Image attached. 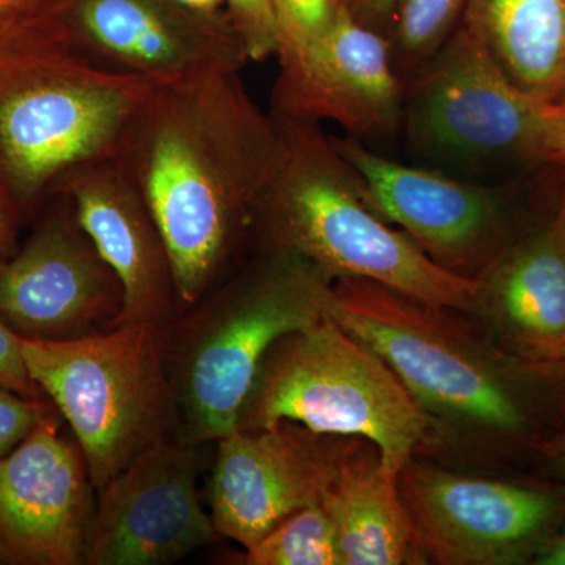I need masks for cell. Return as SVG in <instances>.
<instances>
[{"label":"cell","instance_id":"e575fe53","mask_svg":"<svg viewBox=\"0 0 565 565\" xmlns=\"http://www.w3.org/2000/svg\"><path fill=\"white\" fill-rule=\"evenodd\" d=\"M10 17H13V14H11L10 11L2 6V2H0V24H2L3 21L9 20Z\"/></svg>","mask_w":565,"mask_h":565},{"label":"cell","instance_id":"836d02e7","mask_svg":"<svg viewBox=\"0 0 565 565\" xmlns=\"http://www.w3.org/2000/svg\"><path fill=\"white\" fill-rule=\"evenodd\" d=\"M553 236H555V241L557 244V248H559L561 255H563L565 262V185L563 192V199H561L559 210H557V214L555 221H553L552 226Z\"/></svg>","mask_w":565,"mask_h":565},{"label":"cell","instance_id":"484cf974","mask_svg":"<svg viewBox=\"0 0 565 565\" xmlns=\"http://www.w3.org/2000/svg\"><path fill=\"white\" fill-rule=\"evenodd\" d=\"M0 388L22 396L40 397L41 390L29 374L22 352V338L0 321Z\"/></svg>","mask_w":565,"mask_h":565},{"label":"cell","instance_id":"ac0fdd59","mask_svg":"<svg viewBox=\"0 0 565 565\" xmlns=\"http://www.w3.org/2000/svg\"><path fill=\"white\" fill-rule=\"evenodd\" d=\"M479 280L493 344L539 370H565V262L552 228L500 250Z\"/></svg>","mask_w":565,"mask_h":565},{"label":"cell","instance_id":"1f68e13d","mask_svg":"<svg viewBox=\"0 0 565 565\" xmlns=\"http://www.w3.org/2000/svg\"><path fill=\"white\" fill-rule=\"evenodd\" d=\"M0 2L11 14L22 17V14L39 13L51 6L54 0H0Z\"/></svg>","mask_w":565,"mask_h":565},{"label":"cell","instance_id":"cb8c5ba5","mask_svg":"<svg viewBox=\"0 0 565 565\" xmlns=\"http://www.w3.org/2000/svg\"><path fill=\"white\" fill-rule=\"evenodd\" d=\"M225 6L248 61L264 62L277 55L273 0H225Z\"/></svg>","mask_w":565,"mask_h":565},{"label":"cell","instance_id":"7402d4cb","mask_svg":"<svg viewBox=\"0 0 565 565\" xmlns=\"http://www.w3.org/2000/svg\"><path fill=\"white\" fill-rule=\"evenodd\" d=\"M465 0H401L396 10V54L416 63L441 46Z\"/></svg>","mask_w":565,"mask_h":565},{"label":"cell","instance_id":"3957f363","mask_svg":"<svg viewBox=\"0 0 565 565\" xmlns=\"http://www.w3.org/2000/svg\"><path fill=\"white\" fill-rule=\"evenodd\" d=\"M151 82L84 57L46 11L0 24V188L32 211L62 177L115 159Z\"/></svg>","mask_w":565,"mask_h":565},{"label":"cell","instance_id":"52a82bcc","mask_svg":"<svg viewBox=\"0 0 565 565\" xmlns=\"http://www.w3.org/2000/svg\"><path fill=\"white\" fill-rule=\"evenodd\" d=\"M32 381L70 424L96 492L172 437L177 404L163 327L121 323L63 341L22 338Z\"/></svg>","mask_w":565,"mask_h":565},{"label":"cell","instance_id":"d590c367","mask_svg":"<svg viewBox=\"0 0 565 565\" xmlns=\"http://www.w3.org/2000/svg\"><path fill=\"white\" fill-rule=\"evenodd\" d=\"M0 561H2V557H0Z\"/></svg>","mask_w":565,"mask_h":565},{"label":"cell","instance_id":"9c48e42d","mask_svg":"<svg viewBox=\"0 0 565 565\" xmlns=\"http://www.w3.org/2000/svg\"><path fill=\"white\" fill-rule=\"evenodd\" d=\"M397 482L418 559L441 565L531 563L565 511L552 490L445 473L414 459Z\"/></svg>","mask_w":565,"mask_h":565},{"label":"cell","instance_id":"4316f807","mask_svg":"<svg viewBox=\"0 0 565 565\" xmlns=\"http://www.w3.org/2000/svg\"><path fill=\"white\" fill-rule=\"evenodd\" d=\"M544 162L556 163L565 169V95L550 106Z\"/></svg>","mask_w":565,"mask_h":565},{"label":"cell","instance_id":"d6a6232c","mask_svg":"<svg viewBox=\"0 0 565 565\" xmlns=\"http://www.w3.org/2000/svg\"><path fill=\"white\" fill-rule=\"evenodd\" d=\"M185 9L202 14H221L225 0H177Z\"/></svg>","mask_w":565,"mask_h":565},{"label":"cell","instance_id":"30bf717a","mask_svg":"<svg viewBox=\"0 0 565 565\" xmlns=\"http://www.w3.org/2000/svg\"><path fill=\"white\" fill-rule=\"evenodd\" d=\"M44 11L84 57L154 85L248 62L228 14L195 13L177 0H54Z\"/></svg>","mask_w":565,"mask_h":565},{"label":"cell","instance_id":"d6986e66","mask_svg":"<svg viewBox=\"0 0 565 565\" xmlns=\"http://www.w3.org/2000/svg\"><path fill=\"white\" fill-rule=\"evenodd\" d=\"M397 478L381 470L379 457L343 446L321 501L337 527L343 565L419 563Z\"/></svg>","mask_w":565,"mask_h":565},{"label":"cell","instance_id":"5bb4252c","mask_svg":"<svg viewBox=\"0 0 565 565\" xmlns=\"http://www.w3.org/2000/svg\"><path fill=\"white\" fill-rule=\"evenodd\" d=\"M95 486L77 441L52 414L0 459V557L11 564H84Z\"/></svg>","mask_w":565,"mask_h":565},{"label":"cell","instance_id":"8fae6325","mask_svg":"<svg viewBox=\"0 0 565 565\" xmlns=\"http://www.w3.org/2000/svg\"><path fill=\"white\" fill-rule=\"evenodd\" d=\"M200 446L172 435L98 490L84 564H173L217 542L200 501Z\"/></svg>","mask_w":565,"mask_h":565},{"label":"cell","instance_id":"44dd1931","mask_svg":"<svg viewBox=\"0 0 565 565\" xmlns=\"http://www.w3.org/2000/svg\"><path fill=\"white\" fill-rule=\"evenodd\" d=\"M244 564L343 565L332 516L322 504L289 515L245 550Z\"/></svg>","mask_w":565,"mask_h":565},{"label":"cell","instance_id":"4fadbf2b","mask_svg":"<svg viewBox=\"0 0 565 565\" xmlns=\"http://www.w3.org/2000/svg\"><path fill=\"white\" fill-rule=\"evenodd\" d=\"M215 444L211 519L218 534L245 550L289 515L321 504L343 451L291 422L237 429Z\"/></svg>","mask_w":565,"mask_h":565},{"label":"cell","instance_id":"6da1fadb","mask_svg":"<svg viewBox=\"0 0 565 565\" xmlns=\"http://www.w3.org/2000/svg\"><path fill=\"white\" fill-rule=\"evenodd\" d=\"M239 73L154 85L115 156L162 234L184 308L228 274L273 170V115Z\"/></svg>","mask_w":565,"mask_h":565},{"label":"cell","instance_id":"7a4b0ae2","mask_svg":"<svg viewBox=\"0 0 565 565\" xmlns=\"http://www.w3.org/2000/svg\"><path fill=\"white\" fill-rule=\"evenodd\" d=\"M270 115L277 147L255 217L264 250L302 256L333 280L363 278L435 307L478 315L479 277L445 269L384 221L319 122Z\"/></svg>","mask_w":565,"mask_h":565},{"label":"cell","instance_id":"f546056e","mask_svg":"<svg viewBox=\"0 0 565 565\" xmlns=\"http://www.w3.org/2000/svg\"><path fill=\"white\" fill-rule=\"evenodd\" d=\"M401 0H345V7L356 18L370 25L371 21L381 20L390 13H396Z\"/></svg>","mask_w":565,"mask_h":565},{"label":"cell","instance_id":"f1b7e54d","mask_svg":"<svg viewBox=\"0 0 565 565\" xmlns=\"http://www.w3.org/2000/svg\"><path fill=\"white\" fill-rule=\"evenodd\" d=\"M534 446L550 470L565 482V429L553 437L539 440Z\"/></svg>","mask_w":565,"mask_h":565},{"label":"cell","instance_id":"603a6c76","mask_svg":"<svg viewBox=\"0 0 565 565\" xmlns=\"http://www.w3.org/2000/svg\"><path fill=\"white\" fill-rule=\"evenodd\" d=\"M345 0H273L278 61L294 57L332 28Z\"/></svg>","mask_w":565,"mask_h":565},{"label":"cell","instance_id":"2e32d148","mask_svg":"<svg viewBox=\"0 0 565 565\" xmlns=\"http://www.w3.org/2000/svg\"><path fill=\"white\" fill-rule=\"evenodd\" d=\"M393 58L392 43L344 6L326 35L300 54L278 61L274 111L333 121L362 139L390 136L404 118Z\"/></svg>","mask_w":565,"mask_h":565},{"label":"cell","instance_id":"8d00e7d4","mask_svg":"<svg viewBox=\"0 0 565 565\" xmlns=\"http://www.w3.org/2000/svg\"><path fill=\"white\" fill-rule=\"evenodd\" d=\"M564 530H565V526H564Z\"/></svg>","mask_w":565,"mask_h":565},{"label":"cell","instance_id":"5b68a950","mask_svg":"<svg viewBox=\"0 0 565 565\" xmlns=\"http://www.w3.org/2000/svg\"><path fill=\"white\" fill-rule=\"evenodd\" d=\"M448 308L363 278H334L327 313L377 353L429 412L481 433H530L525 382L552 374L484 344Z\"/></svg>","mask_w":565,"mask_h":565},{"label":"cell","instance_id":"4dcf8cb0","mask_svg":"<svg viewBox=\"0 0 565 565\" xmlns=\"http://www.w3.org/2000/svg\"><path fill=\"white\" fill-rule=\"evenodd\" d=\"M537 565H565V530L546 537L531 559Z\"/></svg>","mask_w":565,"mask_h":565},{"label":"cell","instance_id":"277c9868","mask_svg":"<svg viewBox=\"0 0 565 565\" xmlns=\"http://www.w3.org/2000/svg\"><path fill=\"white\" fill-rule=\"evenodd\" d=\"M332 281L302 256L264 250L163 327L178 437L203 446L237 430L264 356L327 313Z\"/></svg>","mask_w":565,"mask_h":565},{"label":"cell","instance_id":"e0dca14e","mask_svg":"<svg viewBox=\"0 0 565 565\" xmlns=\"http://www.w3.org/2000/svg\"><path fill=\"white\" fill-rule=\"evenodd\" d=\"M55 192L68 196L82 228L120 280L122 307L111 327L173 322L181 302L169 252L150 207L115 159L76 167Z\"/></svg>","mask_w":565,"mask_h":565},{"label":"cell","instance_id":"ffe728a7","mask_svg":"<svg viewBox=\"0 0 565 565\" xmlns=\"http://www.w3.org/2000/svg\"><path fill=\"white\" fill-rule=\"evenodd\" d=\"M468 25L523 90L565 95V0H471Z\"/></svg>","mask_w":565,"mask_h":565},{"label":"cell","instance_id":"83f0119b","mask_svg":"<svg viewBox=\"0 0 565 565\" xmlns=\"http://www.w3.org/2000/svg\"><path fill=\"white\" fill-rule=\"evenodd\" d=\"M21 214L0 188V263L17 252V230Z\"/></svg>","mask_w":565,"mask_h":565},{"label":"cell","instance_id":"7c38bea8","mask_svg":"<svg viewBox=\"0 0 565 565\" xmlns=\"http://www.w3.org/2000/svg\"><path fill=\"white\" fill-rule=\"evenodd\" d=\"M0 263V321L29 340L63 341L110 329L122 307L117 275L82 228L65 193Z\"/></svg>","mask_w":565,"mask_h":565},{"label":"cell","instance_id":"8992f818","mask_svg":"<svg viewBox=\"0 0 565 565\" xmlns=\"http://www.w3.org/2000/svg\"><path fill=\"white\" fill-rule=\"evenodd\" d=\"M280 422L326 437L363 438L392 476L433 433V416L392 367L329 313L267 352L237 429Z\"/></svg>","mask_w":565,"mask_h":565},{"label":"cell","instance_id":"d4e9b609","mask_svg":"<svg viewBox=\"0 0 565 565\" xmlns=\"http://www.w3.org/2000/svg\"><path fill=\"white\" fill-rule=\"evenodd\" d=\"M54 411L40 397L0 388V459L10 455Z\"/></svg>","mask_w":565,"mask_h":565},{"label":"cell","instance_id":"9a60e30c","mask_svg":"<svg viewBox=\"0 0 565 565\" xmlns=\"http://www.w3.org/2000/svg\"><path fill=\"white\" fill-rule=\"evenodd\" d=\"M330 139L359 178L367 204L435 263L467 275L465 269L500 253L503 203L489 188L404 166L356 140Z\"/></svg>","mask_w":565,"mask_h":565},{"label":"cell","instance_id":"ba28073f","mask_svg":"<svg viewBox=\"0 0 565 565\" xmlns=\"http://www.w3.org/2000/svg\"><path fill=\"white\" fill-rule=\"evenodd\" d=\"M429 61L404 107L416 151L465 167L505 159L544 162L552 103L520 88L470 25Z\"/></svg>","mask_w":565,"mask_h":565}]
</instances>
